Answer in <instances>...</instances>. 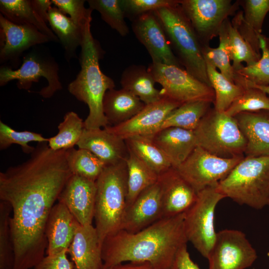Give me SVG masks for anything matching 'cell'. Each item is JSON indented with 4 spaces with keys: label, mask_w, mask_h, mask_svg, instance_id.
<instances>
[{
    "label": "cell",
    "mask_w": 269,
    "mask_h": 269,
    "mask_svg": "<svg viewBox=\"0 0 269 269\" xmlns=\"http://www.w3.org/2000/svg\"><path fill=\"white\" fill-rule=\"evenodd\" d=\"M91 22L86 24L84 30L80 57L81 70L68 87L71 94L88 106L89 112L84 125L85 128L89 130L109 126L103 111V99L106 92L115 87L114 80L100 68L102 49L92 35Z\"/></svg>",
    "instance_id": "cell-3"
},
{
    "label": "cell",
    "mask_w": 269,
    "mask_h": 269,
    "mask_svg": "<svg viewBox=\"0 0 269 269\" xmlns=\"http://www.w3.org/2000/svg\"><path fill=\"white\" fill-rule=\"evenodd\" d=\"M187 242L184 213L162 218L136 233L120 229L102 244V269L125 262H147L155 269H172Z\"/></svg>",
    "instance_id": "cell-2"
},
{
    "label": "cell",
    "mask_w": 269,
    "mask_h": 269,
    "mask_svg": "<svg viewBox=\"0 0 269 269\" xmlns=\"http://www.w3.org/2000/svg\"><path fill=\"white\" fill-rule=\"evenodd\" d=\"M121 3L126 16L133 20L141 14L177 5L179 0H121Z\"/></svg>",
    "instance_id": "cell-43"
},
{
    "label": "cell",
    "mask_w": 269,
    "mask_h": 269,
    "mask_svg": "<svg viewBox=\"0 0 269 269\" xmlns=\"http://www.w3.org/2000/svg\"><path fill=\"white\" fill-rule=\"evenodd\" d=\"M125 141L129 151L158 175L172 167L165 154L149 137L134 136Z\"/></svg>",
    "instance_id": "cell-30"
},
{
    "label": "cell",
    "mask_w": 269,
    "mask_h": 269,
    "mask_svg": "<svg viewBox=\"0 0 269 269\" xmlns=\"http://www.w3.org/2000/svg\"><path fill=\"white\" fill-rule=\"evenodd\" d=\"M245 137V156L269 157V111L243 112L234 116Z\"/></svg>",
    "instance_id": "cell-22"
},
{
    "label": "cell",
    "mask_w": 269,
    "mask_h": 269,
    "mask_svg": "<svg viewBox=\"0 0 269 269\" xmlns=\"http://www.w3.org/2000/svg\"><path fill=\"white\" fill-rule=\"evenodd\" d=\"M79 223L62 202L53 207L46 223L47 255L59 254L68 249Z\"/></svg>",
    "instance_id": "cell-21"
},
{
    "label": "cell",
    "mask_w": 269,
    "mask_h": 269,
    "mask_svg": "<svg viewBox=\"0 0 269 269\" xmlns=\"http://www.w3.org/2000/svg\"><path fill=\"white\" fill-rule=\"evenodd\" d=\"M126 162L128 171L127 208L142 191L157 181L158 175L130 151Z\"/></svg>",
    "instance_id": "cell-32"
},
{
    "label": "cell",
    "mask_w": 269,
    "mask_h": 269,
    "mask_svg": "<svg viewBox=\"0 0 269 269\" xmlns=\"http://www.w3.org/2000/svg\"><path fill=\"white\" fill-rule=\"evenodd\" d=\"M11 208L8 203L0 202V269H13L14 250L10 229Z\"/></svg>",
    "instance_id": "cell-40"
},
{
    "label": "cell",
    "mask_w": 269,
    "mask_h": 269,
    "mask_svg": "<svg viewBox=\"0 0 269 269\" xmlns=\"http://www.w3.org/2000/svg\"><path fill=\"white\" fill-rule=\"evenodd\" d=\"M240 86L243 87H253L259 89L264 92L269 96V86H258L254 84L246 83L244 82H240L238 83Z\"/></svg>",
    "instance_id": "cell-49"
},
{
    "label": "cell",
    "mask_w": 269,
    "mask_h": 269,
    "mask_svg": "<svg viewBox=\"0 0 269 269\" xmlns=\"http://www.w3.org/2000/svg\"><path fill=\"white\" fill-rule=\"evenodd\" d=\"M51 41L36 27L13 23L0 14V62L17 60L31 47Z\"/></svg>",
    "instance_id": "cell-16"
},
{
    "label": "cell",
    "mask_w": 269,
    "mask_h": 269,
    "mask_svg": "<svg viewBox=\"0 0 269 269\" xmlns=\"http://www.w3.org/2000/svg\"><path fill=\"white\" fill-rule=\"evenodd\" d=\"M33 4L41 17L46 22H48V12L52 6L51 0H32Z\"/></svg>",
    "instance_id": "cell-47"
},
{
    "label": "cell",
    "mask_w": 269,
    "mask_h": 269,
    "mask_svg": "<svg viewBox=\"0 0 269 269\" xmlns=\"http://www.w3.org/2000/svg\"><path fill=\"white\" fill-rule=\"evenodd\" d=\"M216 186L199 191L195 203L184 213L188 242L205 258H208L217 235L214 225L215 209L218 203L225 198Z\"/></svg>",
    "instance_id": "cell-8"
},
{
    "label": "cell",
    "mask_w": 269,
    "mask_h": 269,
    "mask_svg": "<svg viewBox=\"0 0 269 269\" xmlns=\"http://www.w3.org/2000/svg\"><path fill=\"white\" fill-rule=\"evenodd\" d=\"M181 104L166 97L147 105L128 121L105 128L126 140L134 136H150L157 131L169 114Z\"/></svg>",
    "instance_id": "cell-14"
},
{
    "label": "cell",
    "mask_w": 269,
    "mask_h": 269,
    "mask_svg": "<svg viewBox=\"0 0 269 269\" xmlns=\"http://www.w3.org/2000/svg\"><path fill=\"white\" fill-rule=\"evenodd\" d=\"M48 22L63 47L66 59L69 61L74 58L77 48L82 44L85 27L78 26L70 17L55 6H51L49 9Z\"/></svg>",
    "instance_id": "cell-28"
},
{
    "label": "cell",
    "mask_w": 269,
    "mask_h": 269,
    "mask_svg": "<svg viewBox=\"0 0 269 269\" xmlns=\"http://www.w3.org/2000/svg\"><path fill=\"white\" fill-rule=\"evenodd\" d=\"M162 218L161 192L157 180L142 191L127 208L121 229L136 233Z\"/></svg>",
    "instance_id": "cell-18"
},
{
    "label": "cell",
    "mask_w": 269,
    "mask_h": 269,
    "mask_svg": "<svg viewBox=\"0 0 269 269\" xmlns=\"http://www.w3.org/2000/svg\"><path fill=\"white\" fill-rule=\"evenodd\" d=\"M101 249L95 227L79 224L68 253L76 269H102Z\"/></svg>",
    "instance_id": "cell-23"
},
{
    "label": "cell",
    "mask_w": 269,
    "mask_h": 269,
    "mask_svg": "<svg viewBox=\"0 0 269 269\" xmlns=\"http://www.w3.org/2000/svg\"><path fill=\"white\" fill-rule=\"evenodd\" d=\"M176 264L177 269H201L191 259L187 247L179 253Z\"/></svg>",
    "instance_id": "cell-46"
},
{
    "label": "cell",
    "mask_w": 269,
    "mask_h": 269,
    "mask_svg": "<svg viewBox=\"0 0 269 269\" xmlns=\"http://www.w3.org/2000/svg\"><path fill=\"white\" fill-rule=\"evenodd\" d=\"M226 20L218 34L219 37L218 46L216 48L211 47L210 45L203 47V53L205 59L208 60L217 69H218L220 72L228 80L235 83V72L231 64L228 48Z\"/></svg>",
    "instance_id": "cell-39"
},
{
    "label": "cell",
    "mask_w": 269,
    "mask_h": 269,
    "mask_svg": "<svg viewBox=\"0 0 269 269\" xmlns=\"http://www.w3.org/2000/svg\"><path fill=\"white\" fill-rule=\"evenodd\" d=\"M84 129V121L77 113H67L58 126L57 134L48 138L49 147L54 150L73 148L79 141Z\"/></svg>",
    "instance_id": "cell-36"
},
{
    "label": "cell",
    "mask_w": 269,
    "mask_h": 269,
    "mask_svg": "<svg viewBox=\"0 0 269 269\" xmlns=\"http://www.w3.org/2000/svg\"><path fill=\"white\" fill-rule=\"evenodd\" d=\"M267 256L269 257V251L267 253Z\"/></svg>",
    "instance_id": "cell-50"
},
{
    "label": "cell",
    "mask_w": 269,
    "mask_h": 269,
    "mask_svg": "<svg viewBox=\"0 0 269 269\" xmlns=\"http://www.w3.org/2000/svg\"><path fill=\"white\" fill-rule=\"evenodd\" d=\"M216 187L239 204L256 209L269 206V157L245 156Z\"/></svg>",
    "instance_id": "cell-5"
},
{
    "label": "cell",
    "mask_w": 269,
    "mask_h": 269,
    "mask_svg": "<svg viewBox=\"0 0 269 269\" xmlns=\"http://www.w3.org/2000/svg\"><path fill=\"white\" fill-rule=\"evenodd\" d=\"M145 104L131 92L122 88L107 91L103 99V111L109 126L123 123L141 111Z\"/></svg>",
    "instance_id": "cell-26"
},
{
    "label": "cell",
    "mask_w": 269,
    "mask_h": 269,
    "mask_svg": "<svg viewBox=\"0 0 269 269\" xmlns=\"http://www.w3.org/2000/svg\"><path fill=\"white\" fill-rule=\"evenodd\" d=\"M148 137L163 151L174 168L182 163L197 146L194 131L179 128L163 129Z\"/></svg>",
    "instance_id": "cell-24"
},
{
    "label": "cell",
    "mask_w": 269,
    "mask_h": 269,
    "mask_svg": "<svg viewBox=\"0 0 269 269\" xmlns=\"http://www.w3.org/2000/svg\"><path fill=\"white\" fill-rule=\"evenodd\" d=\"M67 160L72 174L96 181L106 164L88 150L72 148L67 149Z\"/></svg>",
    "instance_id": "cell-37"
},
{
    "label": "cell",
    "mask_w": 269,
    "mask_h": 269,
    "mask_svg": "<svg viewBox=\"0 0 269 269\" xmlns=\"http://www.w3.org/2000/svg\"><path fill=\"white\" fill-rule=\"evenodd\" d=\"M128 171L126 160L107 166L96 181L94 217L100 244L121 229L127 209Z\"/></svg>",
    "instance_id": "cell-4"
},
{
    "label": "cell",
    "mask_w": 269,
    "mask_h": 269,
    "mask_svg": "<svg viewBox=\"0 0 269 269\" xmlns=\"http://www.w3.org/2000/svg\"><path fill=\"white\" fill-rule=\"evenodd\" d=\"M156 83L162 86L163 97L181 104L196 100L213 102V88L188 72L175 65L152 62L147 67Z\"/></svg>",
    "instance_id": "cell-9"
},
{
    "label": "cell",
    "mask_w": 269,
    "mask_h": 269,
    "mask_svg": "<svg viewBox=\"0 0 269 269\" xmlns=\"http://www.w3.org/2000/svg\"><path fill=\"white\" fill-rule=\"evenodd\" d=\"M239 2L244 10L234 17L239 31L254 49L261 54L259 35L262 34L264 19L269 12V0H244Z\"/></svg>",
    "instance_id": "cell-25"
},
{
    "label": "cell",
    "mask_w": 269,
    "mask_h": 269,
    "mask_svg": "<svg viewBox=\"0 0 269 269\" xmlns=\"http://www.w3.org/2000/svg\"></svg>",
    "instance_id": "cell-51"
},
{
    "label": "cell",
    "mask_w": 269,
    "mask_h": 269,
    "mask_svg": "<svg viewBox=\"0 0 269 269\" xmlns=\"http://www.w3.org/2000/svg\"><path fill=\"white\" fill-rule=\"evenodd\" d=\"M212 104L213 102L210 101L196 100L181 104L169 114L158 131L170 127L194 131L203 117L211 109Z\"/></svg>",
    "instance_id": "cell-31"
},
{
    "label": "cell",
    "mask_w": 269,
    "mask_h": 269,
    "mask_svg": "<svg viewBox=\"0 0 269 269\" xmlns=\"http://www.w3.org/2000/svg\"><path fill=\"white\" fill-rule=\"evenodd\" d=\"M197 145L226 158L244 156L246 140L235 117L211 108L194 131Z\"/></svg>",
    "instance_id": "cell-7"
},
{
    "label": "cell",
    "mask_w": 269,
    "mask_h": 269,
    "mask_svg": "<svg viewBox=\"0 0 269 269\" xmlns=\"http://www.w3.org/2000/svg\"><path fill=\"white\" fill-rule=\"evenodd\" d=\"M226 25L228 48L235 72L243 66L242 64L243 62H246V65L257 62L261 54H258L242 36L239 31L238 23L235 17L231 21L229 18L227 19Z\"/></svg>",
    "instance_id": "cell-34"
},
{
    "label": "cell",
    "mask_w": 269,
    "mask_h": 269,
    "mask_svg": "<svg viewBox=\"0 0 269 269\" xmlns=\"http://www.w3.org/2000/svg\"><path fill=\"white\" fill-rule=\"evenodd\" d=\"M0 11L10 22L19 25H32L48 36L51 41H59L37 12L32 0H0Z\"/></svg>",
    "instance_id": "cell-29"
},
{
    "label": "cell",
    "mask_w": 269,
    "mask_h": 269,
    "mask_svg": "<svg viewBox=\"0 0 269 269\" xmlns=\"http://www.w3.org/2000/svg\"><path fill=\"white\" fill-rule=\"evenodd\" d=\"M179 5L203 47L218 36L225 21L240 6L239 0H179Z\"/></svg>",
    "instance_id": "cell-10"
},
{
    "label": "cell",
    "mask_w": 269,
    "mask_h": 269,
    "mask_svg": "<svg viewBox=\"0 0 269 269\" xmlns=\"http://www.w3.org/2000/svg\"><path fill=\"white\" fill-rule=\"evenodd\" d=\"M48 142L46 138L40 134L28 131H16L6 124L0 121V150L7 149L12 144L19 145L22 150L26 154H31L35 147L28 144L30 142Z\"/></svg>",
    "instance_id": "cell-41"
},
{
    "label": "cell",
    "mask_w": 269,
    "mask_h": 269,
    "mask_svg": "<svg viewBox=\"0 0 269 269\" xmlns=\"http://www.w3.org/2000/svg\"><path fill=\"white\" fill-rule=\"evenodd\" d=\"M54 6L57 7L65 14H69L70 18L80 27L84 28L86 24L92 21L90 8L84 6V0H51Z\"/></svg>",
    "instance_id": "cell-44"
},
{
    "label": "cell",
    "mask_w": 269,
    "mask_h": 269,
    "mask_svg": "<svg viewBox=\"0 0 269 269\" xmlns=\"http://www.w3.org/2000/svg\"><path fill=\"white\" fill-rule=\"evenodd\" d=\"M154 12L181 65L196 78L211 86L203 47L179 3Z\"/></svg>",
    "instance_id": "cell-6"
},
{
    "label": "cell",
    "mask_w": 269,
    "mask_h": 269,
    "mask_svg": "<svg viewBox=\"0 0 269 269\" xmlns=\"http://www.w3.org/2000/svg\"><path fill=\"white\" fill-rule=\"evenodd\" d=\"M92 152L107 166L126 160L129 150L125 140L109 132L105 128L84 129L77 144Z\"/></svg>",
    "instance_id": "cell-20"
},
{
    "label": "cell",
    "mask_w": 269,
    "mask_h": 269,
    "mask_svg": "<svg viewBox=\"0 0 269 269\" xmlns=\"http://www.w3.org/2000/svg\"><path fill=\"white\" fill-rule=\"evenodd\" d=\"M72 175L66 150L38 142L25 161L0 172V199L11 208L13 269L33 268L45 256L49 214Z\"/></svg>",
    "instance_id": "cell-1"
},
{
    "label": "cell",
    "mask_w": 269,
    "mask_h": 269,
    "mask_svg": "<svg viewBox=\"0 0 269 269\" xmlns=\"http://www.w3.org/2000/svg\"><path fill=\"white\" fill-rule=\"evenodd\" d=\"M41 77L45 78L48 82L47 86L38 92L43 98H51L56 92L62 89L57 64L31 53L24 57L22 65L16 70L7 66L0 68V86H3L13 80H17V87L19 89L28 90L33 82H38Z\"/></svg>",
    "instance_id": "cell-12"
},
{
    "label": "cell",
    "mask_w": 269,
    "mask_h": 269,
    "mask_svg": "<svg viewBox=\"0 0 269 269\" xmlns=\"http://www.w3.org/2000/svg\"><path fill=\"white\" fill-rule=\"evenodd\" d=\"M244 157L222 158L197 146L187 159L175 168L198 192L206 187L216 186Z\"/></svg>",
    "instance_id": "cell-11"
},
{
    "label": "cell",
    "mask_w": 269,
    "mask_h": 269,
    "mask_svg": "<svg viewBox=\"0 0 269 269\" xmlns=\"http://www.w3.org/2000/svg\"><path fill=\"white\" fill-rule=\"evenodd\" d=\"M155 83L148 68L135 64L123 71L120 80L122 88L137 97L145 105L156 102L163 97L161 91L155 88Z\"/></svg>",
    "instance_id": "cell-27"
},
{
    "label": "cell",
    "mask_w": 269,
    "mask_h": 269,
    "mask_svg": "<svg viewBox=\"0 0 269 269\" xmlns=\"http://www.w3.org/2000/svg\"><path fill=\"white\" fill-rule=\"evenodd\" d=\"M259 40L262 52L260 58L236 71L235 83L244 82L258 86L269 85V38L261 34Z\"/></svg>",
    "instance_id": "cell-35"
},
{
    "label": "cell",
    "mask_w": 269,
    "mask_h": 269,
    "mask_svg": "<svg viewBox=\"0 0 269 269\" xmlns=\"http://www.w3.org/2000/svg\"><path fill=\"white\" fill-rule=\"evenodd\" d=\"M111 269H155L147 262L135 263L129 262L127 264L118 265ZM172 269H177L176 266Z\"/></svg>",
    "instance_id": "cell-48"
},
{
    "label": "cell",
    "mask_w": 269,
    "mask_h": 269,
    "mask_svg": "<svg viewBox=\"0 0 269 269\" xmlns=\"http://www.w3.org/2000/svg\"><path fill=\"white\" fill-rule=\"evenodd\" d=\"M67 251L53 255H46L34 269H74V265L67 257Z\"/></svg>",
    "instance_id": "cell-45"
},
{
    "label": "cell",
    "mask_w": 269,
    "mask_h": 269,
    "mask_svg": "<svg viewBox=\"0 0 269 269\" xmlns=\"http://www.w3.org/2000/svg\"><path fill=\"white\" fill-rule=\"evenodd\" d=\"M257 258L255 249L243 232L225 229L217 233L207 259L209 269H245Z\"/></svg>",
    "instance_id": "cell-13"
},
{
    "label": "cell",
    "mask_w": 269,
    "mask_h": 269,
    "mask_svg": "<svg viewBox=\"0 0 269 269\" xmlns=\"http://www.w3.org/2000/svg\"><path fill=\"white\" fill-rule=\"evenodd\" d=\"M158 182L161 192L163 218L185 213L196 200L198 192L173 167L159 174Z\"/></svg>",
    "instance_id": "cell-19"
},
{
    "label": "cell",
    "mask_w": 269,
    "mask_h": 269,
    "mask_svg": "<svg viewBox=\"0 0 269 269\" xmlns=\"http://www.w3.org/2000/svg\"><path fill=\"white\" fill-rule=\"evenodd\" d=\"M132 25L135 36L146 49L152 62L182 67L154 11L136 17L132 20Z\"/></svg>",
    "instance_id": "cell-15"
},
{
    "label": "cell",
    "mask_w": 269,
    "mask_h": 269,
    "mask_svg": "<svg viewBox=\"0 0 269 269\" xmlns=\"http://www.w3.org/2000/svg\"><path fill=\"white\" fill-rule=\"evenodd\" d=\"M96 191V181L72 174L60 193L58 201L67 207L80 225H92Z\"/></svg>",
    "instance_id": "cell-17"
},
{
    "label": "cell",
    "mask_w": 269,
    "mask_h": 269,
    "mask_svg": "<svg viewBox=\"0 0 269 269\" xmlns=\"http://www.w3.org/2000/svg\"><path fill=\"white\" fill-rule=\"evenodd\" d=\"M205 60L208 79L215 93L214 108L225 112L242 95L244 88L230 82L208 60Z\"/></svg>",
    "instance_id": "cell-33"
},
{
    "label": "cell",
    "mask_w": 269,
    "mask_h": 269,
    "mask_svg": "<svg viewBox=\"0 0 269 269\" xmlns=\"http://www.w3.org/2000/svg\"><path fill=\"white\" fill-rule=\"evenodd\" d=\"M89 8L98 11L102 19L122 36L128 34L129 29L125 20V13L121 0H88Z\"/></svg>",
    "instance_id": "cell-38"
},
{
    "label": "cell",
    "mask_w": 269,
    "mask_h": 269,
    "mask_svg": "<svg viewBox=\"0 0 269 269\" xmlns=\"http://www.w3.org/2000/svg\"><path fill=\"white\" fill-rule=\"evenodd\" d=\"M242 95L225 112L234 117L243 112L269 111V96L262 90L253 87H244Z\"/></svg>",
    "instance_id": "cell-42"
}]
</instances>
